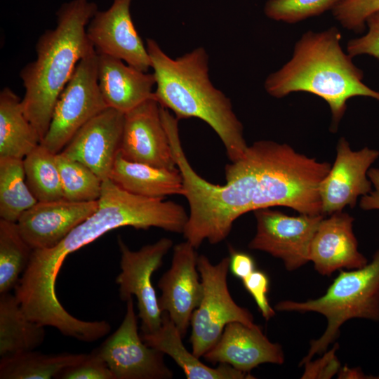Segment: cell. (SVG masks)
<instances>
[{
    "label": "cell",
    "mask_w": 379,
    "mask_h": 379,
    "mask_svg": "<svg viewBox=\"0 0 379 379\" xmlns=\"http://www.w3.org/2000/svg\"><path fill=\"white\" fill-rule=\"evenodd\" d=\"M340 40L341 34L334 27L305 32L296 42L291 58L270 74L264 85L268 94L277 98L302 91L324 100L331 109L333 132L350 98L366 96L379 101V91L363 83V72L344 52Z\"/></svg>",
    "instance_id": "5"
},
{
    "label": "cell",
    "mask_w": 379,
    "mask_h": 379,
    "mask_svg": "<svg viewBox=\"0 0 379 379\" xmlns=\"http://www.w3.org/2000/svg\"><path fill=\"white\" fill-rule=\"evenodd\" d=\"M146 42L156 81L154 100L178 120L193 117L206 122L221 140L230 161L240 158L248 146L243 126L230 100L209 79L206 50L198 47L172 58L155 40Z\"/></svg>",
    "instance_id": "3"
},
{
    "label": "cell",
    "mask_w": 379,
    "mask_h": 379,
    "mask_svg": "<svg viewBox=\"0 0 379 379\" xmlns=\"http://www.w3.org/2000/svg\"><path fill=\"white\" fill-rule=\"evenodd\" d=\"M336 349L337 347H333L331 351L324 354L323 359L314 363H311V361L305 363L304 364L305 365V371L302 378H331L339 366V363L334 354Z\"/></svg>",
    "instance_id": "35"
},
{
    "label": "cell",
    "mask_w": 379,
    "mask_h": 379,
    "mask_svg": "<svg viewBox=\"0 0 379 379\" xmlns=\"http://www.w3.org/2000/svg\"><path fill=\"white\" fill-rule=\"evenodd\" d=\"M98 201L77 202L65 199L37 201L17 221L19 231L34 249L51 248L92 215Z\"/></svg>",
    "instance_id": "17"
},
{
    "label": "cell",
    "mask_w": 379,
    "mask_h": 379,
    "mask_svg": "<svg viewBox=\"0 0 379 379\" xmlns=\"http://www.w3.org/2000/svg\"><path fill=\"white\" fill-rule=\"evenodd\" d=\"M184 181L190 213L182 232L195 248L204 241L216 244L230 234L234 221L250 211L281 206L300 214L323 215L319 185L331 164L295 151L287 144L259 140L225 166L226 182L201 177L185 154L179 129L167 131Z\"/></svg>",
    "instance_id": "1"
},
{
    "label": "cell",
    "mask_w": 379,
    "mask_h": 379,
    "mask_svg": "<svg viewBox=\"0 0 379 379\" xmlns=\"http://www.w3.org/2000/svg\"><path fill=\"white\" fill-rule=\"evenodd\" d=\"M341 0H268L265 15L276 21L295 23L333 9Z\"/></svg>",
    "instance_id": "30"
},
{
    "label": "cell",
    "mask_w": 379,
    "mask_h": 379,
    "mask_svg": "<svg viewBox=\"0 0 379 379\" xmlns=\"http://www.w3.org/2000/svg\"><path fill=\"white\" fill-rule=\"evenodd\" d=\"M56 161L65 199L77 202L99 199L102 180L91 168L60 152L56 154Z\"/></svg>",
    "instance_id": "29"
},
{
    "label": "cell",
    "mask_w": 379,
    "mask_h": 379,
    "mask_svg": "<svg viewBox=\"0 0 379 379\" xmlns=\"http://www.w3.org/2000/svg\"><path fill=\"white\" fill-rule=\"evenodd\" d=\"M61 379H114L97 350L79 364L65 368L58 377Z\"/></svg>",
    "instance_id": "32"
},
{
    "label": "cell",
    "mask_w": 379,
    "mask_h": 379,
    "mask_svg": "<svg viewBox=\"0 0 379 379\" xmlns=\"http://www.w3.org/2000/svg\"><path fill=\"white\" fill-rule=\"evenodd\" d=\"M119 153L130 161L178 168L161 120L160 105L154 98L124 114Z\"/></svg>",
    "instance_id": "14"
},
{
    "label": "cell",
    "mask_w": 379,
    "mask_h": 379,
    "mask_svg": "<svg viewBox=\"0 0 379 379\" xmlns=\"http://www.w3.org/2000/svg\"><path fill=\"white\" fill-rule=\"evenodd\" d=\"M142 340L171 357L187 379H247L255 378L250 373L237 370L226 364L215 368L201 362L182 343L183 336L166 312H163L160 328L154 333H142Z\"/></svg>",
    "instance_id": "22"
},
{
    "label": "cell",
    "mask_w": 379,
    "mask_h": 379,
    "mask_svg": "<svg viewBox=\"0 0 379 379\" xmlns=\"http://www.w3.org/2000/svg\"><path fill=\"white\" fill-rule=\"evenodd\" d=\"M203 357L209 362L226 364L238 371L250 373L260 364H282L281 346L272 343L257 326L240 322L228 324L215 345Z\"/></svg>",
    "instance_id": "18"
},
{
    "label": "cell",
    "mask_w": 379,
    "mask_h": 379,
    "mask_svg": "<svg viewBox=\"0 0 379 379\" xmlns=\"http://www.w3.org/2000/svg\"><path fill=\"white\" fill-rule=\"evenodd\" d=\"M23 164L27 184L38 201L64 199L56 154L39 144Z\"/></svg>",
    "instance_id": "28"
},
{
    "label": "cell",
    "mask_w": 379,
    "mask_h": 379,
    "mask_svg": "<svg viewBox=\"0 0 379 379\" xmlns=\"http://www.w3.org/2000/svg\"><path fill=\"white\" fill-rule=\"evenodd\" d=\"M197 267L204 293L192 315L190 343L192 353L200 358L218 341L228 324L240 322L249 326L255 324L252 314L237 305L230 293V257L213 264L206 255H200Z\"/></svg>",
    "instance_id": "7"
},
{
    "label": "cell",
    "mask_w": 379,
    "mask_h": 379,
    "mask_svg": "<svg viewBox=\"0 0 379 379\" xmlns=\"http://www.w3.org/2000/svg\"><path fill=\"white\" fill-rule=\"evenodd\" d=\"M124 113L107 107L86 123L60 152L91 168L102 181L109 178L119 152Z\"/></svg>",
    "instance_id": "16"
},
{
    "label": "cell",
    "mask_w": 379,
    "mask_h": 379,
    "mask_svg": "<svg viewBox=\"0 0 379 379\" xmlns=\"http://www.w3.org/2000/svg\"><path fill=\"white\" fill-rule=\"evenodd\" d=\"M44 338V326L27 317L16 296L10 293L1 294V358L33 351Z\"/></svg>",
    "instance_id": "24"
},
{
    "label": "cell",
    "mask_w": 379,
    "mask_h": 379,
    "mask_svg": "<svg viewBox=\"0 0 379 379\" xmlns=\"http://www.w3.org/2000/svg\"><path fill=\"white\" fill-rule=\"evenodd\" d=\"M33 249L21 235L17 222L0 219V293L15 288L28 266Z\"/></svg>",
    "instance_id": "27"
},
{
    "label": "cell",
    "mask_w": 379,
    "mask_h": 379,
    "mask_svg": "<svg viewBox=\"0 0 379 379\" xmlns=\"http://www.w3.org/2000/svg\"><path fill=\"white\" fill-rule=\"evenodd\" d=\"M126 302L121 324L97 351L114 379L172 378L173 373L164 362V354L147 345L138 334L133 297Z\"/></svg>",
    "instance_id": "11"
},
{
    "label": "cell",
    "mask_w": 379,
    "mask_h": 379,
    "mask_svg": "<svg viewBox=\"0 0 379 379\" xmlns=\"http://www.w3.org/2000/svg\"><path fill=\"white\" fill-rule=\"evenodd\" d=\"M97 11V5L88 0L63 4L56 13L55 27L38 39L35 60L20 72L25 88L23 111L41 142L48 130L55 102L77 64L96 52L86 28Z\"/></svg>",
    "instance_id": "4"
},
{
    "label": "cell",
    "mask_w": 379,
    "mask_h": 379,
    "mask_svg": "<svg viewBox=\"0 0 379 379\" xmlns=\"http://www.w3.org/2000/svg\"><path fill=\"white\" fill-rule=\"evenodd\" d=\"M98 201V209L58 245L32 251L28 266L15 288V295L30 320L59 331L73 324L74 317L62 306L55 291L57 277L68 255L121 227H157L182 233L188 219L182 205L130 193L109 178L102 181Z\"/></svg>",
    "instance_id": "2"
},
{
    "label": "cell",
    "mask_w": 379,
    "mask_h": 379,
    "mask_svg": "<svg viewBox=\"0 0 379 379\" xmlns=\"http://www.w3.org/2000/svg\"><path fill=\"white\" fill-rule=\"evenodd\" d=\"M86 354H44L29 351L1 358V379H50L81 362Z\"/></svg>",
    "instance_id": "25"
},
{
    "label": "cell",
    "mask_w": 379,
    "mask_h": 379,
    "mask_svg": "<svg viewBox=\"0 0 379 379\" xmlns=\"http://www.w3.org/2000/svg\"><path fill=\"white\" fill-rule=\"evenodd\" d=\"M367 175L373 189L368 194L362 196L359 206L365 211L379 210V168H370Z\"/></svg>",
    "instance_id": "37"
},
{
    "label": "cell",
    "mask_w": 379,
    "mask_h": 379,
    "mask_svg": "<svg viewBox=\"0 0 379 379\" xmlns=\"http://www.w3.org/2000/svg\"><path fill=\"white\" fill-rule=\"evenodd\" d=\"M254 215L256 232L250 249L281 259L288 271L310 261L312 241L324 215L289 216L267 208L255 211Z\"/></svg>",
    "instance_id": "10"
},
{
    "label": "cell",
    "mask_w": 379,
    "mask_h": 379,
    "mask_svg": "<svg viewBox=\"0 0 379 379\" xmlns=\"http://www.w3.org/2000/svg\"><path fill=\"white\" fill-rule=\"evenodd\" d=\"M366 24L368 32L364 36L348 41L347 53L352 57L369 55L379 60V11L370 15Z\"/></svg>",
    "instance_id": "33"
},
{
    "label": "cell",
    "mask_w": 379,
    "mask_h": 379,
    "mask_svg": "<svg viewBox=\"0 0 379 379\" xmlns=\"http://www.w3.org/2000/svg\"><path fill=\"white\" fill-rule=\"evenodd\" d=\"M198 256L196 248L188 241L175 245L171 267L158 281L161 291L158 298L159 308L168 314L183 338L204 293Z\"/></svg>",
    "instance_id": "13"
},
{
    "label": "cell",
    "mask_w": 379,
    "mask_h": 379,
    "mask_svg": "<svg viewBox=\"0 0 379 379\" xmlns=\"http://www.w3.org/2000/svg\"><path fill=\"white\" fill-rule=\"evenodd\" d=\"M277 311L314 312L324 315L327 326L324 333L310 343L300 366L324 352L338 336L343 324L354 318L379 322V248L364 267L341 270L322 296L305 302L284 300L275 305Z\"/></svg>",
    "instance_id": "6"
},
{
    "label": "cell",
    "mask_w": 379,
    "mask_h": 379,
    "mask_svg": "<svg viewBox=\"0 0 379 379\" xmlns=\"http://www.w3.org/2000/svg\"><path fill=\"white\" fill-rule=\"evenodd\" d=\"M131 0H114L107 10L98 11L86 28L88 37L98 54L120 59L147 72L151 61L130 12Z\"/></svg>",
    "instance_id": "15"
},
{
    "label": "cell",
    "mask_w": 379,
    "mask_h": 379,
    "mask_svg": "<svg viewBox=\"0 0 379 379\" xmlns=\"http://www.w3.org/2000/svg\"><path fill=\"white\" fill-rule=\"evenodd\" d=\"M332 10L343 27L360 33L365 28L367 18L379 11V0H341Z\"/></svg>",
    "instance_id": "31"
},
{
    "label": "cell",
    "mask_w": 379,
    "mask_h": 379,
    "mask_svg": "<svg viewBox=\"0 0 379 379\" xmlns=\"http://www.w3.org/2000/svg\"><path fill=\"white\" fill-rule=\"evenodd\" d=\"M333 165L319 185L323 215L341 211L347 205L354 208L357 198L373 190L367 172L379 157V151L367 147L351 149L347 140L340 138Z\"/></svg>",
    "instance_id": "12"
},
{
    "label": "cell",
    "mask_w": 379,
    "mask_h": 379,
    "mask_svg": "<svg viewBox=\"0 0 379 379\" xmlns=\"http://www.w3.org/2000/svg\"><path fill=\"white\" fill-rule=\"evenodd\" d=\"M173 244L171 239L164 237L138 251H131L120 237L118 238L121 272L116 283L119 297L126 301L135 296L142 333H154L161 326L163 312L152 284V276L162 265Z\"/></svg>",
    "instance_id": "9"
},
{
    "label": "cell",
    "mask_w": 379,
    "mask_h": 379,
    "mask_svg": "<svg viewBox=\"0 0 379 379\" xmlns=\"http://www.w3.org/2000/svg\"><path fill=\"white\" fill-rule=\"evenodd\" d=\"M107 108L98 81V53L81 60L60 94L41 145L60 153L89 120Z\"/></svg>",
    "instance_id": "8"
},
{
    "label": "cell",
    "mask_w": 379,
    "mask_h": 379,
    "mask_svg": "<svg viewBox=\"0 0 379 379\" xmlns=\"http://www.w3.org/2000/svg\"><path fill=\"white\" fill-rule=\"evenodd\" d=\"M246 290L254 299L258 310L266 321L275 315L274 310L270 306L267 298L270 281L263 272L255 270L242 279Z\"/></svg>",
    "instance_id": "34"
},
{
    "label": "cell",
    "mask_w": 379,
    "mask_h": 379,
    "mask_svg": "<svg viewBox=\"0 0 379 379\" xmlns=\"http://www.w3.org/2000/svg\"><path fill=\"white\" fill-rule=\"evenodd\" d=\"M41 142L25 115L20 99L10 88L0 93V157L25 158Z\"/></svg>",
    "instance_id": "23"
},
{
    "label": "cell",
    "mask_w": 379,
    "mask_h": 379,
    "mask_svg": "<svg viewBox=\"0 0 379 379\" xmlns=\"http://www.w3.org/2000/svg\"><path fill=\"white\" fill-rule=\"evenodd\" d=\"M230 270L241 280L255 270L253 258L248 254L230 248Z\"/></svg>",
    "instance_id": "36"
},
{
    "label": "cell",
    "mask_w": 379,
    "mask_h": 379,
    "mask_svg": "<svg viewBox=\"0 0 379 379\" xmlns=\"http://www.w3.org/2000/svg\"><path fill=\"white\" fill-rule=\"evenodd\" d=\"M38 201L25 179L23 159L0 157V217L17 222Z\"/></svg>",
    "instance_id": "26"
},
{
    "label": "cell",
    "mask_w": 379,
    "mask_h": 379,
    "mask_svg": "<svg viewBox=\"0 0 379 379\" xmlns=\"http://www.w3.org/2000/svg\"><path fill=\"white\" fill-rule=\"evenodd\" d=\"M98 81L107 107L124 114L154 98L156 81L153 73L140 71L107 55L98 54Z\"/></svg>",
    "instance_id": "20"
},
{
    "label": "cell",
    "mask_w": 379,
    "mask_h": 379,
    "mask_svg": "<svg viewBox=\"0 0 379 379\" xmlns=\"http://www.w3.org/2000/svg\"><path fill=\"white\" fill-rule=\"evenodd\" d=\"M124 190L144 197L163 199L185 193L178 168L169 169L130 161L118 152L109 176Z\"/></svg>",
    "instance_id": "21"
},
{
    "label": "cell",
    "mask_w": 379,
    "mask_h": 379,
    "mask_svg": "<svg viewBox=\"0 0 379 379\" xmlns=\"http://www.w3.org/2000/svg\"><path fill=\"white\" fill-rule=\"evenodd\" d=\"M353 221V217L342 211L321 220L310 253V261L320 274L330 276L336 270L359 269L368 263L358 250Z\"/></svg>",
    "instance_id": "19"
}]
</instances>
